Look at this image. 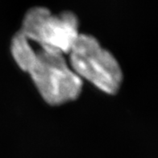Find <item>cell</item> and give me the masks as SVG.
<instances>
[{
	"label": "cell",
	"mask_w": 158,
	"mask_h": 158,
	"mask_svg": "<svg viewBox=\"0 0 158 158\" xmlns=\"http://www.w3.org/2000/svg\"><path fill=\"white\" fill-rule=\"evenodd\" d=\"M10 52L48 104L60 106L79 97L82 80L71 69L64 54L35 48L19 31L11 40Z\"/></svg>",
	"instance_id": "1"
},
{
	"label": "cell",
	"mask_w": 158,
	"mask_h": 158,
	"mask_svg": "<svg viewBox=\"0 0 158 158\" xmlns=\"http://www.w3.org/2000/svg\"><path fill=\"white\" fill-rule=\"evenodd\" d=\"M71 69L81 80H86L107 94H115L123 82V72L111 52L95 37L80 33L68 53Z\"/></svg>",
	"instance_id": "2"
},
{
	"label": "cell",
	"mask_w": 158,
	"mask_h": 158,
	"mask_svg": "<svg viewBox=\"0 0 158 158\" xmlns=\"http://www.w3.org/2000/svg\"><path fill=\"white\" fill-rule=\"evenodd\" d=\"M19 31L38 47L64 55H68L80 35L74 13L65 10L52 14L42 6L27 10Z\"/></svg>",
	"instance_id": "3"
}]
</instances>
